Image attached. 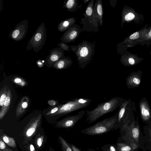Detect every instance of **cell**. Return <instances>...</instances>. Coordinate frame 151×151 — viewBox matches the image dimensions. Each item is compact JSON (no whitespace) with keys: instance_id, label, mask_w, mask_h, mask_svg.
Wrapping results in <instances>:
<instances>
[{"instance_id":"1","label":"cell","mask_w":151,"mask_h":151,"mask_svg":"<svg viewBox=\"0 0 151 151\" xmlns=\"http://www.w3.org/2000/svg\"><path fill=\"white\" fill-rule=\"evenodd\" d=\"M120 136L117 142H122L132 146L136 149L139 148V139L141 132L138 117L134 116L127 121L120 129Z\"/></svg>"},{"instance_id":"2","label":"cell","mask_w":151,"mask_h":151,"mask_svg":"<svg viewBox=\"0 0 151 151\" xmlns=\"http://www.w3.org/2000/svg\"><path fill=\"white\" fill-rule=\"evenodd\" d=\"M124 100L122 97H115L98 104L93 109L86 110V121L89 123H92L106 114L113 112L120 107Z\"/></svg>"},{"instance_id":"3","label":"cell","mask_w":151,"mask_h":151,"mask_svg":"<svg viewBox=\"0 0 151 151\" xmlns=\"http://www.w3.org/2000/svg\"><path fill=\"white\" fill-rule=\"evenodd\" d=\"M95 45L85 41L76 46H70L76 54L80 68L84 69L91 62L95 52Z\"/></svg>"},{"instance_id":"4","label":"cell","mask_w":151,"mask_h":151,"mask_svg":"<svg viewBox=\"0 0 151 151\" xmlns=\"http://www.w3.org/2000/svg\"><path fill=\"white\" fill-rule=\"evenodd\" d=\"M118 112L114 116L98 122L81 131L84 134L96 135L102 134L114 130L118 116Z\"/></svg>"},{"instance_id":"5","label":"cell","mask_w":151,"mask_h":151,"mask_svg":"<svg viewBox=\"0 0 151 151\" xmlns=\"http://www.w3.org/2000/svg\"><path fill=\"white\" fill-rule=\"evenodd\" d=\"M137 112L135 102L130 99H124L119 107L118 116L114 130L120 129L127 121L135 116Z\"/></svg>"},{"instance_id":"6","label":"cell","mask_w":151,"mask_h":151,"mask_svg":"<svg viewBox=\"0 0 151 151\" xmlns=\"http://www.w3.org/2000/svg\"><path fill=\"white\" fill-rule=\"evenodd\" d=\"M47 38L46 29L45 23L42 22L28 41L26 50H30L32 49L35 53L38 52L45 45Z\"/></svg>"},{"instance_id":"7","label":"cell","mask_w":151,"mask_h":151,"mask_svg":"<svg viewBox=\"0 0 151 151\" xmlns=\"http://www.w3.org/2000/svg\"><path fill=\"white\" fill-rule=\"evenodd\" d=\"M92 100L88 98H76L62 105L53 115H63L87 107Z\"/></svg>"},{"instance_id":"8","label":"cell","mask_w":151,"mask_h":151,"mask_svg":"<svg viewBox=\"0 0 151 151\" xmlns=\"http://www.w3.org/2000/svg\"><path fill=\"white\" fill-rule=\"evenodd\" d=\"M139 143V148L143 151H151V121L143 127Z\"/></svg>"},{"instance_id":"9","label":"cell","mask_w":151,"mask_h":151,"mask_svg":"<svg viewBox=\"0 0 151 151\" xmlns=\"http://www.w3.org/2000/svg\"><path fill=\"white\" fill-rule=\"evenodd\" d=\"M28 21L25 19L17 24L13 29L11 30L9 35L10 38L16 41L23 39L27 33L28 27Z\"/></svg>"},{"instance_id":"10","label":"cell","mask_w":151,"mask_h":151,"mask_svg":"<svg viewBox=\"0 0 151 151\" xmlns=\"http://www.w3.org/2000/svg\"><path fill=\"white\" fill-rule=\"evenodd\" d=\"M86 111L82 110L76 114L68 116L59 121L57 123V127L64 128H71L73 127L83 117Z\"/></svg>"},{"instance_id":"11","label":"cell","mask_w":151,"mask_h":151,"mask_svg":"<svg viewBox=\"0 0 151 151\" xmlns=\"http://www.w3.org/2000/svg\"><path fill=\"white\" fill-rule=\"evenodd\" d=\"M82 29L79 26L74 24L65 32L60 38L62 42L68 43L74 41Z\"/></svg>"},{"instance_id":"12","label":"cell","mask_w":151,"mask_h":151,"mask_svg":"<svg viewBox=\"0 0 151 151\" xmlns=\"http://www.w3.org/2000/svg\"><path fill=\"white\" fill-rule=\"evenodd\" d=\"M139 107L142 121L147 124L151 121V109L146 98L143 97L139 101Z\"/></svg>"},{"instance_id":"13","label":"cell","mask_w":151,"mask_h":151,"mask_svg":"<svg viewBox=\"0 0 151 151\" xmlns=\"http://www.w3.org/2000/svg\"><path fill=\"white\" fill-rule=\"evenodd\" d=\"M142 72L141 70L130 73L126 79L127 88L129 89H133L138 87L142 82Z\"/></svg>"},{"instance_id":"14","label":"cell","mask_w":151,"mask_h":151,"mask_svg":"<svg viewBox=\"0 0 151 151\" xmlns=\"http://www.w3.org/2000/svg\"><path fill=\"white\" fill-rule=\"evenodd\" d=\"M64 51L60 47L51 50L45 61V64L48 66H51L54 63L64 56Z\"/></svg>"},{"instance_id":"15","label":"cell","mask_w":151,"mask_h":151,"mask_svg":"<svg viewBox=\"0 0 151 151\" xmlns=\"http://www.w3.org/2000/svg\"><path fill=\"white\" fill-rule=\"evenodd\" d=\"M41 115L32 120L27 125L24 130V134L26 139H28L35 132L40 124Z\"/></svg>"},{"instance_id":"16","label":"cell","mask_w":151,"mask_h":151,"mask_svg":"<svg viewBox=\"0 0 151 151\" xmlns=\"http://www.w3.org/2000/svg\"><path fill=\"white\" fill-rule=\"evenodd\" d=\"M103 8L101 1L97 0L96 1L93 8V19H96L101 26L103 24Z\"/></svg>"},{"instance_id":"17","label":"cell","mask_w":151,"mask_h":151,"mask_svg":"<svg viewBox=\"0 0 151 151\" xmlns=\"http://www.w3.org/2000/svg\"><path fill=\"white\" fill-rule=\"evenodd\" d=\"M72 63V60L70 57L64 56L54 63L52 66L56 69L61 70L69 68Z\"/></svg>"},{"instance_id":"18","label":"cell","mask_w":151,"mask_h":151,"mask_svg":"<svg viewBox=\"0 0 151 151\" xmlns=\"http://www.w3.org/2000/svg\"><path fill=\"white\" fill-rule=\"evenodd\" d=\"M76 22V19L71 17L61 21L58 24L57 29L60 32L66 31Z\"/></svg>"},{"instance_id":"19","label":"cell","mask_w":151,"mask_h":151,"mask_svg":"<svg viewBox=\"0 0 151 151\" xmlns=\"http://www.w3.org/2000/svg\"><path fill=\"white\" fill-rule=\"evenodd\" d=\"M115 146L117 151H134L137 150L130 145L122 142H117Z\"/></svg>"},{"instance_id":"20","label":"cell","mask_w":151,"mask_h":151,"mask_svg":"<svg viewBox=\"0 0 151 151\" xmlns=\"http://www.w3.org/2000/svg\"><path fill=\"white\" fill-rule=\"evenodd\" d=\"M63 7L65 8L69 12L76 11L78 5L77 1L76 0H68L64 2Z\"/></svg>"},{"instance_id":"21","label":"cell","mask_w":151,"mask_h":151,"mask_svg":"<svg viewBox=\"0 0 151 151\" xmlns=\"http://www.w3.org/2000/svg\"><path fill=\"white\" fill-rule=\"evenodd\" d=\"M58 138L63 151H73L70 144L68 143L62 137L59 136Z\"/></svg>"},{"instance_id":"22","label":"cell","mask_w":151,"mask_h":151,"mask_svg":"<svg viewBox=\"0 0 151 151\" xmlns=\"http://www.w3.org/2000/svg\"><path fill=\"white\" fill-rule=\"evenodd\" d=\"M1 138L3 141L9 146L13 148H15L16 147L17 145L15 141L12 137L4 134Z\"/></svg>"},{"instance_id":"23","label":"cell","mask_w":151,"mask_h":151,"mask_svg":"<svg viewBox=\"0 0 151 151\" xmlns=\"http://www.w3.org/2000/svg\"><path fill=\"white\" fill-rule=\"evenodd\" d=\"M94 0H91L89 2L86 9L85 14L86 17L90 18L93 16V4Z\"/></svg>"},{"instance_id":"24","label":"cell","mask_w":151,"mask_h":151,"mask_svg":"<svg viewBox=\"0 0 151 151\" xmlns=\"http://www.w3.org/2000/svg\"><path fill=\"white\" fill-rule=\"evenodd\" d=\"M8 92L5 88L1 92L0 98V105L1 106H3L4 103L7 97Z\"/></svg>"},{"instance_id":"25","label":"cell","mask_w":151,"mask_h":151,"mask_svg":"<svg viewBox=\"0 0 151 151\" xmlns=\"http://www.w3.org/2000/svg\"><path fill=\"white\" fill-rule=\"evenodd\" d=\"M103 151H117L115 145L111 144L104 145L101 148Z\"/></svg>"},{"instance_id":"26","label":"cell","mask_w":151,"mask_h":151,"mask_svg":"<svg viewBox=\"0 0 151 151\" xmlns=\"http://www.w3.org/2000/svg\"><path fill=\"white\" fill-rule=\"evenodd\" d=\"M11 99V92L10 89L8 91V93L7 97L5 100L4 106H3L4 108L2 109V110H4L5 108L8 107L10 104Z\"/></svg>"},{"instance_id":"27","label":"cell","mask_w":151,"mask_h":151,"mask_svg":"<svg viewBox=\"0 0 151 151\" xmlns=\"http://www.w3.org/2000/svg\"><path fill=\"white\" fill-rule=\"evenodd\" d=\"M0 151H13L6 146L1 138L0 139Z\"/></svg>"},{"instance_id":"28","label":"cell","mask_w":151,"mask_h":151,"mask_svg":"<svg viewBox=\"0 0 151 151\" xmlns=\"http://www.w3.org/2000/svg\"><path fill=\"white\" fill-rule=\"evenodd\" d=\"M57 45L64 50L68 51L69 50L70 46L65 43L60 42Z\"/></svg>"},{"instance_id":"29","label":"cell","mask_w":151,"mask_h":151,"mask_svg":"<svg viewBox=\"0 0 151 151\" xmlns=\"http://www.w3.org/2000/svg\"><path fill=\"white\" fill-rule=\"evenodd\" d=\"M135 17L134 15L132 12H129L126 14L124 17L125 20L129 21L132 20Z\"/></svg>"},{"instance_id":"30","label":"cell","mask_w":151,"mask_h":151,"mask_svg":"<svg viewBox=\"0 0 151 151\" xmlns=\"http://www.w3.org/2000/svg\"><path fill=\"white\" fill-rule=\"evenodd\" d=\"M43 136L42 135L37 138L36 141V143L37 146L39 147H40L41 146L43 141Z\"/></svg>"},{"instance_id":"31","label":"cell","mask_w":151,"mask_h":151,"mask_svg":"<svg viewBox=\"0 0 151 151\" xmlns=\"http://www.w3.org/2000/svg\"><path fill=\"white\" fill-rule=\"evenodd\" d=\"M62 105H60L57 107H56L53 109H52L50 112H48L47 115H50L52 114H54L61 107Z\"/></svg>"},{"instance_id":"32","label":"cell","mask_w":151,"mask_h":151,"mask_svg":"<svg viewBox=\"0 0 151 151\" xmlns=\"http://www.w3.org/2000/svg\"><path fill=\"white\" fill-rule=\"evenodd\" d=\"M139 33L138 32H135L132 34L130 36L129 38L132 40H134L137 38L139 37Z\"/></svg>"},{"instance_id":"33","label":"cell","mask_w":151,"mask_h":151,"mask_svg":"<svg viewBox=\"0 0 151 151\" xmlns=\"http://www.w3.org/2000/svg\"><path fill=\"white\" fill-rule=\"evenodd\" d=\"M45 62V61L43 60L39 59L37 60L36 63L39 67L41 68L43 66Z\"/></svg>"},{"instance_id":"34","label":"cell","mask_w":151,"mask_h":151,"mask_svg":"<svg viewBox=\"0 0 151 151\" xmlns=\"http://www.w3.org/2000/svg\"><path fill=\"white\" fill-rule=\"evenodd\" d=\"M20 107L22 108L23 109H25L27 108L28 106V104L27 102L26 101H24L22 103H20V105H19Z\"/></svg>"},{"instance_id":"35","label":"cell","mask_w":151,"mask_h":151,"mask_svg":"<svg viewBox=\"0 0 151 151\" xmlns=\"http://www.w3.org/2000/svg\"><path fill=\"white\" fill-rule=\"evenodd\" d=\"M70 145L73 151H81L79 148L74 144L70 143Z\"/></svg>"},{"instance_id":"36","label":"cell","mask_w":151,"mask_h":151,"mask_svg":"<svg viewBox=\"0 0 151 151\" xmlns=\"http://www.w3.org/2000/svg\"><path fill=\"white\" fill-rule=\"evenodd\" d=\"M128 62L129 65H133L135 63V61L134 59L132 58H130L128 60Z\"/></svg>"},{"instance_id":"37","label":"cell","mask_w":151,"mask_h":151,"mask_svg":"<svg viewBox=\"0 0 151 151\" xmlns=\"http://www.w3.org/2000/svg\"><path fill=\"white\" fill-rule=\"evenodd\" d=\"M14 82L17 83H21L22 82V80L21 79L19 78H17L14 80Z\"/></svg>"},{"instance_id":"38","label":"cell","mask_w":151,"mask_h":151,"mask_svg":"<svg viewBox=\"0 0 151 151\" xmlns=\"http://www.w3.org/2000/svg\"><path fill=\"white\" fill-rule=\"evenodd\" d=\"M30 151H35L34 147L32 144L30 145Z\"/></svg>"},{"instance_id":"39","label":"cell","mask_w":151,"mask_h":151,"mask_svg":"<svg viewBox=\"0 0 151 151\" xmlns=\"http://www.w3.org/2000/svg\"><path fill=\"white\" fill-rule=\"evenodd\" d=\"M86 151H96L95 150H94L93 149L91 148V149H89L87 150Z\"/></svg>"},{"instance_id":"40","label":"cell","mask_w":151,"mask_h":151,"mask_svg":"<svg viewBox=\"0 0 151 151\" xmlns=\"http://www.w3.org/2000/svg\"><path fill=\"white\" fill-rule=\"evenodd\" d=\"M83 2H84V3H87L89 1H90V0H83Z\"/></svg>"},{"instance_id":"41","label":"cell","mask_w":151,"mask_h":151,"mask_svg":"<svg viewBox=\"0 0 151 151\" xmlns=\"http://www.w3.org/2000/svg\"><path fill=\"white\" fill-rule=\"evenodd\" d=\"M149 35L150 37H151V29L149 33Z\"/></svg>"},{"instance_id":"42","label":"cell","mask_w":151,"mask_h":151,"mask_svg":"<svg viewBox=\"0 0 151 151\" xmlns=\"http://www.w3.org/2000/svg\"><path fill=\"white\" fill-rule=\"evenodd\" d=\"M134 151H138L137 149V150H134Z\"/></svg>"},{"instance_id":"43","label":"cell","mask_w":151,"mask_h":151,"mask_svg":"<svg viewBox=\"0 0 151 151\" xmlns=\"http://www.w3.org/2000/svg\"></svg>"}]
</instances>
